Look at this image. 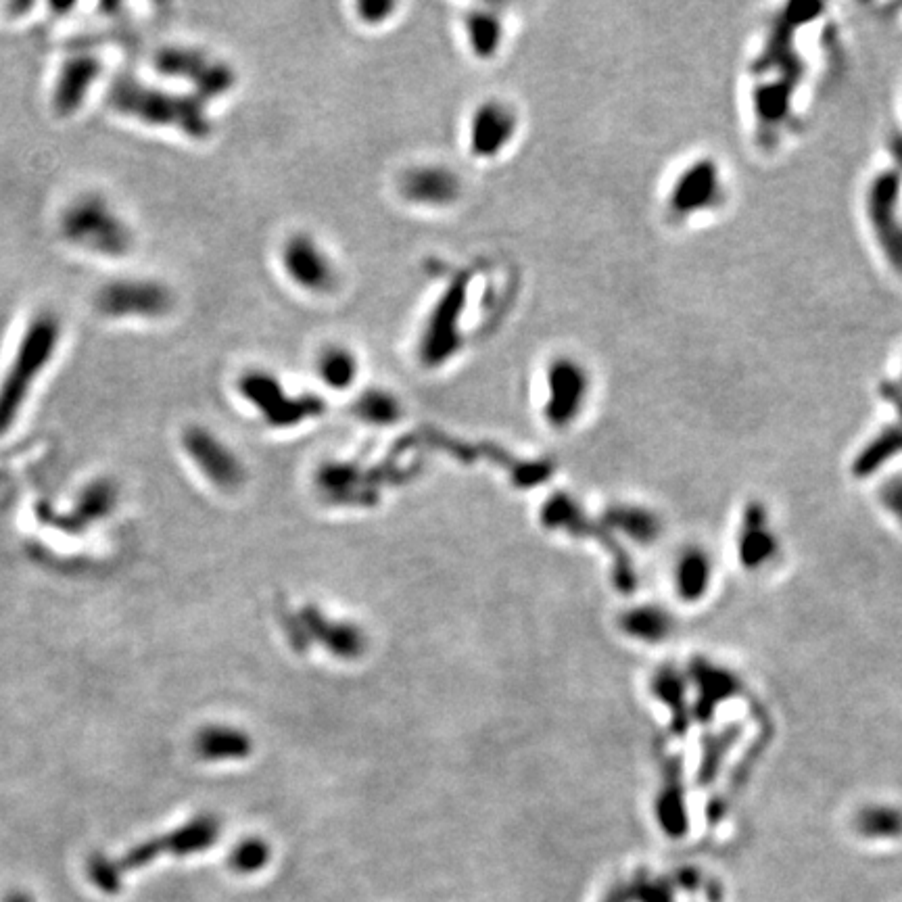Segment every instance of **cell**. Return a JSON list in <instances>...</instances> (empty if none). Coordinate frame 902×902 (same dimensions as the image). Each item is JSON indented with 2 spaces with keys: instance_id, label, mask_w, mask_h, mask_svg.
<instances>
[{
  "instance_id": "1",
  "label": "cell",
  "mask_w": 902,
  "mask_h": 902,
  "mask_svg": "<svg viewBox=\"0 0 902 902\" xmlns=\"http://www.w3.org/2000/svg\"><path fill=\"white\" fill-rule=\"evenodd\" d=\"M817 5H790L775 19L752 67L750 109L756 136L777 142L796 120V99L804 80V59L796 51V30L811 21Z\"/></svg>"
},
{
  "instance_id": "2",
  "label": "cell",
  "mask_w": 902,
  "mask_h": 902,
  "mask_svg": "<svg viewBox=\"0 0 902 902\" xmlns=\"http://www.w3.org/2000/svg\"><path fill=\"white\" fill-rule=\"evenodd\" d=\"M109 107L122 117L155 130H170L188 140L205 142L213 134L209 105L188 90L147 84L136 76H120L107 94Z\"/></svg>"
},
{
  "instance_id": "3",
  "label": "cell",
  "mask_w": 902,
  "mask_h": 902,
  "mask_svg": "<svg viewBox=\"0 0 902 902\" xmlns=\"http://www.w3.org/2000/svg\"><path fill=\"white\" fill-rule=\"evenodd\" d=\"M61 335L63 324L53 312L36 314L23 328L13 358L0 378V437L11 431L34 385L53 362Z\"/></svg>"
},
{
  "instance_id": "4",
  "label": "cell",
  "mask_w": 902,
  "mask_h": 902,
  "mask_svg": "<svg viewBox=\"0 0 902 902\" xmlns=\"http://www.w3.org/2000/svg\"><path fill=\"white\" fill-rule=\"evenodd\" d=\"M59 234L71 247L103 259H126L136 247L130 222L97 193L80 195L65 205Z\"/></svg>"
},
{
  "instance_id": "5",
  "label": "cell",
  "mask_w": 902,
  "mask_h": 902,
  "mask_svg": "<svg viewBox=\"0 0 902 902\" xmlns=\"http://www.w3.org/2000/svg\"><path fill=\"white\" fill-rule=\"evenodd\" d=\"M727 199L729 186L723 165L715 157L698 155L671 176L662 205L669 222L687 224L721 211Z\"/></svg>"
},
{
  "instance_id": "6",
  "label": "cell",
  "mask_w": 902,
  "mask_h": 902,
  "mask_svg": "<svg viewBox=\"0 0 902 902\" xmlns=\"http://www.w3.org/2000/svg\"><path fill=\"white\" fill-rule=\"evenodd\" d=\"M234 389L247 406L276 429H289L324 410V401L318 395L291 391L289 383L266 366L243 370L234 378Z\"/></svg>"
},
{
  "instance_id": "7",
  "label": "cell",
  "mask_w": 902,
  "mask_h": 902,
  "mask_svg": "<svg viewBox=\"0 0 902 902\" xmlns=\"http://www.w3.org/2000/svg\"><path fill=\"white\" fill-rule=\"evenodd\" d=\"M861 209L877 255L902 278V178L890 165L865 184Z\"/></svg>"
},
{
  "instance_id": "8",
  "label": "cell",
  "mask_w": 902,
  "mask_h": 902,
  "mask_svg": "<svg viewBox=\"0 0 902 902\" xmlns=\"http://www.w3.org/2000/svg\"><path fill=\"white\" fill-rule=\"evenodd\" d=\"M153 69L165 80L186 84L188 92L207 105L228 97L239 84L236 69L226 59L191 44L161 46L153 55Z\"/></svg>"
},
{
  "instance_id": "9",
  "label": "cell",
  "mask_w": 902,
  "mask_h": 902,
  "mask_svg": "<svg viewBox=\"0 0 902 902\" xmlns=\"http://www.w3.org/2000/svg\"><path fill=\"white\" fill-rule=\"evenodd\" d=\"M593 385L591 368L575 353H554L541 368V412L554 429H568L587 410Z\"/></svg>"
},
{
  "instance_id": "10",
  "label": "cell",
  "mask_w": 902,
  "mask_h": 902,
  "mask_svg": "<svg viewBox=\"0 0 902 902\" xmlns=\"http://www.w3.org/2000/svg\"><path fill=\"white\" fill-rule=\"evenodd\" d=\"M276 261L291 287L307 297H330L341 287V270L335 255L312 232L295 230L284 236Z\"/></svg>"
},
{
  "instance_id": "11",
  "label": "cell",
  "mask_w": 902,
  "mask_h": 902,
  "mask_svg": "<svg viewBox=\"0 0 902 902\" xmlns=\"http://www.w3.org/2000/svg\"><path fill=\"white\" fill-rule=\"evenodd\" d=\"M466 289L468 284L462 278L449 282L439 293L433 307L420 326L416 343V355L424 368H443L456 358L464 343V312H466Z\"/></svg>"
},
{
  "instance_id": "12",
  "label": "cell",
  "mask_w": 902,
  "mask_h": 902,
  "mask_svg": "<svg viewBox=\"0 0 902 902\" xmlns=\"http://www.w3.org/2000/svg\"><path fill=\"white\" fill-rule=\"evenodd\" d=\"M174 307L176 293L159 278H113L94 293V310L109 320H163Z\"/></svg>"
},
{
  "instance_id": "13",
  "label": "cell",
  "mask_w": 902,
  "mask_h": 902,
  "mask_svg": "<svg viewBox=\"0 0 902 902\" xmlns=\"http://www.w3.org/2000/svg\"><path fill=\"white\" fill-rule=\"evenodd\" d=\"M518 107L502 97H487L470 109L466 120V149L477 161H497L518 140Z\"/></svg>"
},
{
  "instance_id": "14",
  "label": "cell",
  "mask_w": 902,
  "mask_h": 902,
  "mask_svg": "<svg viewBox=\"0 0 902 902\" xmlns=\"http://www.w3.org/2000/svg\"><path fill=\"white\" fill-rule=\"evenodd\" d=\"M403 203L424 211H445L464 197V178L454 165L441 161H420L403 168L395 182Z\"/></svg>"
},
{
  "instance_id": "15",
  "label": "cell",
  "mask_w": 902,
  "mask_h": 902,
  "mask_svg": "<svg viewBox=\"0 0 902 902\" xmlns=\"http://www.w3.org/2000/svg\"><path fill=\"white\" fill-rule=\"evenodd\" d=\"M186 454L199 470L220 487H234L243 479V464L234 451L205 426H188L182 435Z\"/></svg>"
},
{
  "instance_id": "16",
  "label": "cell",
  "mask_w": 902,
  "mask_h": 902,
  "mask_svg": "<svg viewBox=\"0 0 902 902\" xmlns=\"http://www.w3.org/2000/svg\"><path fill=\"white\" fill-rule=\"evenodd\" d=\"M103 76V59L94 53H76L69 55L55 78L51 103L57 115L69 117L78 113L90 92Z\"/></svg>"
},
{
  "instance_id": "17",
  "label": "cell",
  "mask_w": 902,
  "mask_h": 902,
  "mask_svg": "<svg viewBox=\"0 0 902 902\" xmlns=\"http://www.w3.org/2000/svg\"><path fill=\"white\" fill-rule=\"evenodd\" d=\"M462 38L470 57L479 63H491L502 55L508 38V21L500 7L485 5L468 9L462 19Z\"/></svg>"
},
{
  "instance_id": "18",
  "label": "cell",
  "mask_w": 902,
  "mask_h": 902,
  "mask_svg": "<svg viewBox=\"0 0 902 902\" xmlns=\"http://www.w3.org/2000/svg\"><path fill=\"white\" fill-rule=\"evenodd\" d=\"M115 500L117 487L109 479H97L82 491V495L78 497V504L71 514L61 516L46 506H38V514L42 522H49V525L61 531L80 533L90 525V522L105 518L113 510Z\"/></svg>"
},
{
  "instance_id": "19",
  "label": "cell",
  "mask_w": 902,
  "mask_h": 902,
  "mask_svg": "<svg viewBox=\"0 0 902 902\" xmlns=\"http://www.w3.org/2000/svg\"><path fill=\"white\" fill-rule=\"evenodd\" d=\"M312 372L318 385L328 391H351L362 378V360L358 351L341 341H328L314 353Z\"/></svg>"
},
{
  "instance_id": "20",
  "label": "cell",
  "mask_w": 902,
  "mask_h": 902,
  "mask_svg": "<svg viewBox=\"0 0 902 902\" xmlns=\"http://www.w3.org/2000/svg\"><path fill=\"white\" fill-rule=\"evenodd\" d=\"M351 410L360 420H364L368 424H376V426L395 424L403 414L399 397L385 387L364 389L358 397L353 399Z\"/></svg>"
},
{
  "instance_id": "21",
  "label": "cell",
  "mask_w": 902,
  "mask_h": 902,
  "mask_svg": "<svg viewBox=\"0 0 902 902\" xmlns=\"http://www.w3.org/2000/svg\"><path fill=\"white\" fill-rule=\"evenodd\" d=\"M213 840H216V823L211 819H199L191 825L182 827L180 832L172 834L168 840H157V850H172L176 854H188L195 850L207 848Z\"/></svg>"
},
{
  "instance_id": "22",
  "label": "cell",
  "mask_w": 902,
  "mask_h": 902,
  "mask_svg": "<svg viewBox=\"0 0 902 902\" xmlns=\"http://www.w3.org/2000/svg\"><path fill=\"white\" fill-rule=\"evenodd\" d=\"M247 740L241 733H232L224 729H209L201 733L197 748L207 758H224V756H241L247 750Z\"/></svg>"
},
{
  "instance_id": "23",
  "label": "cell",
  "mask_w": 902,
  "mask_h": 902,
  "mask_svg": "<svg viewBox=\"0 0 902 902\" xmlns=\"http://www.w3.org/2000/svg\"><path fill=\"white\" fill-rule=\"evenodd\" d=\"M270 859V848L259 840H247L239 848L232 850L230 865L239 873H253L264 867Z\"/></svg>"
},
{
  "instance_id": "24",
  "label": "cell",
  "mask_w": 902,
  "mask_h": 902,
  "mask_svg": "<svg viewBox=\"0 0 902 902\" xmlns=\"http://www.w3.org/2000/svg\"><path fill=\"white\" fill-rule=\"evenodd\" d=\"M355 11V19H358L362 26L368 28H378L387 23L395 11H399L397 3H378V0H366V3H358L353 7Z\"/></svg>"
},
{
  "instance_id": "25",
  "label": "cell",
  "mask_w": 902,
  "mask_h": 902,
  "mask_svg": "<svg viewBox=\"0 0 902 902\" xmlns=\"http://www.w3.org/2000/svg\"><path fill=\"white\" fill-rule=\"evenodd\" d=\"M631 894L637 902H673L671 888H667L660 882H648V880L637 882Z\"/></svg>"
},
{
  "instance_id": "26",
  "label": "cell",
  "mask_w": 902,
  "mask_h": 902,
  "mask_svg": "<svg viewBox=\"0 0 902 902\" xmlns=\"http://www.w3.org/2000/svg\"><path fill=\"white\" fill-rule=\"evenodd\" d=\"M888 153H890V168L892 170H896L898 174H900V178H902V130H896V132H892V136H890V140H888Z\"/></svg>"
},
{
  "instance_id": "27",
  "label": "cell",
  "mask_w": 902,
  "mask_h": 902,
  "mask_svg": "<svg viewBox=\"0 0 902 902\" xmlns=\"http://www.w3.org/2000/svg\"><path fill=\"white\" fill-rule=\"evenodd\" d=\"M602 902H629V894L623 888H614L604 896Z\"/></svg>"
},
{
  "instance_id": "28",
  "label": "cell",
  "mask_w": 902,
  "mask_h": 902,
  "mask_svg": "<svg viewBox=\"0 0 902 902\" xmlns=\"http://www.w3.org/2000/svg\"><path fill=\"white\" fill-rule=\"evenodd\" d=\"M888 389H892L894 393H900V395H902V362H900V368H898V374H896V378H894V383H890Z\"/></svg>"
}]
</instances>
